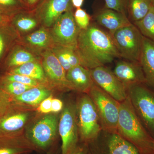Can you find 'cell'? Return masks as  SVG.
Listing matches in <instances>:
<instances>
[{"mask_svg":"<svg viewBox=\"0 0 154 154\" xmlns=\"http://www.w3.org/2000/svg\"><path fill=\"white\" fill-rule=\"evenodd\" d=\"M110 35L120 57L126 60L140 63L143 36L133 23L119 28Z\"/></svg>","mask_w":154,"mask_h":154,"instance_id":"cell-5","label":"cell"},{"mask_svg":"<svg viewBox=\"0 0 154 154\" xmlns=\"http://www.w3.org/2000/svg\"><path fill=\"white\" fill-rule=\"evenodd\" d=\"M11 18L0 12V27L10 24Z\"/></svg>","mask_w":154,"mask_h":154,"instance_id":"cell-38","label":"cell"},{"mask_svg":"<svg viewBox=\"0 0 154 154\" xmlns=\"http://www.w3.org/2000/svg\"><path fill=\"white\" fill-rule=\"evenodd\" d=\"M88 93L97 109L102 128L110 133L117 132L120 102L94 83Z\"/></svg>","mask_w":154,"mask_h":154,"instance_id":"cell-7","label":"cell"},{"mask_svg":"<svg viewBox=\"0 0 154 154\" xmlns=\"http://www.w3.org/2000/svg\"><path fill=\"white\" fill-rule=\"evenodd\" d=\"M58 131L62 141L61 154H71L78 146L79 131L77 106L69 103L62 111Z\"/></svg>","mask_w":154,"mask_h":154,"instance_id":"cell-8","label":"cell"},{"mask_svg":"<svg viewBox=\"0 0 154 154\" xmlns=\"http://www.w3.org/2000/svg\"><path fill=\"white\" fill-rule=\"evenodd\" d=\"M41 60V57L34 55L22 45L17 43L6 56L1 66L5 72L32 61Z\"/></svg>","mask_w":154,"mask_h":154,"instance_id":"cell-19","label":"cell"},{"mask_svg":"<svg viewBox=\"0 0 154 154\" xmlns=\"http://www.w3.org/2000/svg\"><path fill=\"white\" fill-rule=\"evenodd\" d=\"M35 151L37 149L26 137L25 131L0 135V154H28Z\"/></svg>","mask_w":154,"mask_h":154,"instance_id":"cell-16","label":"cell"},{"mask_svg":"<svg viewBox=\"0 0 154 154\" xmlns=\"http://www.w3.org/2000/svg\"><path fill=\"white\" fill-rule=\"evenodd\" d=\"M71 2L74 8H79L83 6L84 0H71Z\"/></svg>","mask_w":154,"mask_h":154,"instance_id":"cell-39","label":"cell"},{"mask_svg":"<svg viewBox=\"0 0 154 154\" xmlns=\"http://www.w3.org/2000/svg\"><path fill=\"white\" fill-rule=\"evenodd\" d=\"M0 79L17 82L33 87L45 85L24 75L11 74L7 72L4 73V74L0 76Z\"/></svg>","mask_w":154,"mask_h":154,"instance_id":"cell-31","label":"cell"},{"mask_svg":"<svg viewBox=\"0 0 154 154\" xmlns=\"http://www.w3.org/2000/svg\"><path fill=\"white\" fill-rule=\"evenodd\" d=\"M126 88L136 113L154 139V92L142 83L131 85Z\"/></svg>","mask_w":154,"mask_h":154,"instance_id":"cell-3","label":"cell"},{"mask_svg":"<svg viewBox=\"0 0 154 154\" xmlns=\"http://www.w3.org/2000/svg\"><path fill=\"white\" fill-rule=\"evenodd\" d=\"M76 50L81 65L90 69L104 66L120 57L110 33L93 23L80 31Z\"/></svg>","mask_w":154,"mask_h":154,"instance_id":"cell-1","label":"cell"},{"mask_svg":"<svg viewBox=\"0 0 154 154\" xmlns=\"http://www.w3.org/2000/svg\"><path fill=\"white\" fill-rule=\"evenodd\" d=\"M51 50L66 72L76 66L82 65L76 48L54 44Z\"/></svg>","mask_w":154,"mask_h":154,"instance_id":"cell-23","label":"cell"},{"mask_svg":"<svg viewBox=\"0 0 154 154\" xmlns=\"http://www.w3.org/2000/svg\"><path fill=\"white\" fill-rule=\"evenodd\" d=\"M53 99L52 94L42 101L37 108L38 113L44 114L51 113V103Z\"/></svg>","mask_w":154,"mask_h":154,"instance_id":"cell-35","label":"cell"},{"mask_svg":"<svg viewBox=\"0 0 154 154\" xmlns=\"http://www.w3.org/2000/svg\"><path fill=\"white\" fill-rule=\"evenodd\" d=\"M90 70L93 82L99 88L119 102L127 99L128 96L126 87L111 70L101 66Z\"/></svg>","mask_w":154,"mask_h":154,"instance_id":"cell-12","label":"cell"},{"mask_svg":"<svg viewBox=\"0 0 154 154\" xmlns=\"http://www.w3.org/2000/svg\"><path fill=\"white\" fill-rule=\"evenodd\" d=\"M94 18L99 25L109 30L110 34L131 23L126 15L106 8L99 11Z\"/></svg>","mask_w":154,"mask_h":154,"instance_id":"cell-18","label":"cell"},{"mask_svg":"<svg viewBox=\"0 0 154 154\" xmlns=\"http://www.w3.org/2000/svg\"><path fill=\"white\" fill-rule=\"evenodd\" d=\"M5 72L24 75L41 84L49 86L48 84L41 60L29 62Z\"/></svg>","mask_w":154,"mask_h":154,"instance_id":"cell-24","label":"cell"},{"mask_svg":"<svg viewBox=\"0 0 154 154\" xmlns=\"http://www.w3.org/2000/svg\"><path fill=\"white\" fill-rule=\"evenodd\" d=\"M48 28L54 44L76 48L81 30L75 21L73 10L62 14Z\"/></svg>","mask_w":154,"mask_h":154,"instance_id":"cell-9","label":"cell"},{"mask_svg":"<svg viewBox=\"0 0 154 154\" xmlns=\"http://www.w3.org/2000/svg\"><path fill=\"white\" fill-rule=\"evenodd\" d=\"M105 8L128 16V0H105Z\"/></svg>","mask_w":154,"mask_h":154,"instance_id":"cell-33","label":"cell"},{"mask_svg":"<svg viewBox=\"0 0 154 154\" xmlns=\"http://www.w3.org/2000/svg\"><path fill=\"white\" fill-rule=\"evenodd\" d=\"M34 115L32 107L12 102L0 119V135H9L24 132V128Z\"/></svg>","mask_w":154,"mask_h":154,"instance_id":"cell-10","label":"cell"},{"mask_svg":"<svg viewBox=\"0 0 154 154\" xmlns=\"http://www.w3.org/2000/svg\"><path fill=\"white\" fill-rule=\"evenodd\" d=\"M11 97L0 89V119L12 104Z\"/></svg>","mask_w":154,"mask_h":154,"instance_id":"cell-34","label":"cell"},{"mask_svg":"<svg viewBox=\"0 0 154 154\" xmlns=\"http://www.w3.org/2000/svg\"><path fill=\"white\" fill-rule=\"evenodd\" d=\"M46 154H58L57 152H56L54 148L51 149L48 151L47 152Z\"/></svg>","mask_w":154,"mask_h":154,"instance_id":"cell-41","label":"cell"},{"mask_svg":"<svg viewBox=\"0 0 154 154\" xmlns=\"http://www.w3.org/2000/svg\"><path fill=\"white\" fill-rule=\"evenodd\" d=\"M63 102L60 99H53L51 103V113H57L63 109Z\"/></svg>","mask_w":154,"mask_h":154,"instance_id":"cell-36","label":"cell"},{"mask_svg":"<svg viewBox=\"0 0 154 154\" xmlns=\"http://www.w3.org/2000/svg\"><path fill=\"white\" fill-rule=\"evenodd\" d=\"M20 37L11 24L0 27V66Z\"/></svg>","mask_w":154,"mask_h":154,"instance_id":"cell-26","label":"cell"},{"mask_svg":"<svg viewBox=\"0 0 154 154\" xmlns=\"http://www.w3.org/2000/svg\"><path fill=\"white\" fill-rule=\"evenodd\" d=\"M74 17L77 25L81 30L87 29L91 25V16L81 8L76 9Z\"/></svg>","mask_w":154,"mask_h":154,"instance_id":"cell-32","label":"cell"},{"mask_svg":"<svg viewBox=\"0 0 154 154\" xmlns=\"http://www.w3.org/2000/svg\"><path fill=\"white\" fill-rule=\"evenodd\" d=\"M25 10H28L22 0H0V12L9 17Z\"/></svg>","mask_w":154,"mask_h":154,"instance_id":"cell-30","label":"cell"},{"mask_svg":"<svg viewBox=\"0 0 154 154\" xmlns=\"http://www.w3.org/2000/svg\"><path fill=\"white\" fill-rule=\"evenodd\" d=\"M17 43L40 57L54 44L49 28L42 26L31 33L20 36Z\"/></svg>","mask_w":154,"mask_h":154,"instance_id":"cell-14","label":"cell"},{"mask_svg":"<svg viewBox=\"0 0 154 154\" xmlns=\"http://www.w3.org/2000/svg\"><path fill=\"white\" fill-rule=\"evenodd\" d=\"M71 154H87V152L85 149L83 147L79 146L78 145Z\"/></svg>","mask_w":154,"mask_h":154,"instance_id":"cell-40","label":"cell"},{"mask_svg":"<svg viewBox=\"0 0 154 154\" xmlns=\"http://www.w3.org/2000/svg\"><path fill=\"white\" fill-rule=\"evenodd\" d=\"M110 134L106 143L107 154H140L134 145L117 132Z\"/></svg>","mask_w":154,"mask_h":154,"instance_id":"cell-25","label":"cell"},{"mask_svg":"<svg viewBox=\"0 0 154 154\" xmlns=\"http://www.w3.org/2000/svg\"><path fill=\"white\" fill-rule=\"evenodd\" d=\"M152 5L154 7V0H152Z\"/></svg>","mask_w":154,"mask_h":154,"instance_id":"cell-42","label":"cell"},{"mask_svg":"<svg viewBox=\"0 0 154 154\" xmlns=\"http://www.w3.org/2000/svg\"><path fill=\"white\" fill-rule=\"evenodd\" d=\"M116 132L134 145L140 154L154 152V139L136 113L128 96L120 102Z\"/></svg>","mask_w":154,"mask_h":154,"instance_id":"cell-2","label":"cell"},{"mask_svg":"<svg viewBox=\"0 0 154 154\" xmlns=\"http://www.w3.org/2000/svg\"><path fill=\"white\" fill-rule=\"evenodd\" d=\"M25 7L29 11H32L36 8L41 0H22Z\"/></svg>","mask_w":154,"mask_h":154,"instance_id":"cell-37","label":"cell"},{"mask_svg":"<svg viewBox=\"0 0 154 154\" xmlns=\"http://www.w3.org/2000/svg\"><path fill=\"white\" fill-rule=\"evenodd\" d=\"M140 63L144 75L146 85L154 89V42L144 36Z\"/></svg>","mask_w":154,"mask_h":154,"instance_id":"cell-22","label":"cell"},{"mask_svg":"<svg viewBox=\"0 0 154 154\" xmlns=\"http://www.w3.org/2000/svg\"><path fill=\"white\" fill-rule=\"evenodd\" d=\"M10 24L20 36L28 34L41 26L33 11L25 10L15 14L11 18Z\"/></svg>","mask_w":154,"mask_h":154,"instance_id":"cell-21","label":"cell"},{"mask_svg":"<svg viewBox=\"0 0 154 154\" xmlns=\"http://www.w3.org/2000/svg\"><path fill=\"white\" fill-rule=\"evenodd\" d=\"M32 88L17 82L0 79V89L11 98L19 96Z\"/></svg>","mask_w":154,"mask_h":154,"instance_id":"cell-29","label":"cell"},{"mask_svg":"<svg viewBox=\"0 0 154 154\" xmlns=\"http://www.w3.org/2000/svg\"><path fill=\"white\" fill-rule=\"evenodd\" d=\"M76 106L80 138L85 143L93 142L102 129L95 104L88 94H85L80 98Z\"/></svg>","mask_w":154,"mask_h":154,"instance_id":"cell-4","label":"cell"},{"mask_svg":"<svg viewBox=\"0 0 154 154\" xmlns=\"http://www.w3.org/2000/svg\"><path fill=\"white\" fill-rule=\"evenodd\" d=\"M40 57L48 85L53 89L60 91H74L67 79L66 72L51 50H48Z\"/></svg>","mask_w":154,"mask_h":154,"instance_id":"cell-11","label":"cell"},{"mask_svg":"<svg viewBox=\"0 0 154 154\" xmlns=\"http://www.w3.org/2000/svg\"><path fill=\"white\" fill-rule=\"evenodd\" d=\"M73 9L71 0H41L32 11L41 26L49 28L62 14Z\"/></svg>","mask_w":154,"mask_h":154,"instance_id":"cell-13","label":"cell"},{"mask_svg":"<svg viewBox=\"0 0 154 154\" xmlns=\"http://www.w3.org/2000/svg\"><path fill=\"white\" fill-rule=\"evenodd\" d=\"M152 5V0H128V15L130 21L135 22L142 19Z\"/></svg>","mask_w":154,"mask_h":154,"instance_id":"cell-27","label":"cell"},{"mask_svg":"<svg viewBox=\"0 0 154 154\" xmlns=\"http://www.w3.org/2000/svg\"><path fill=\"white\" fill-rule=\"evenodd\" d=\"M53 89L49 86L33 87L19 96L11 97L13 103L27 107L38 106L42 101L52 95Z\"/></svg>","mask_w":154,"mask_h":154,"instance_id":"cell-17","label":"cell"},{"mask_svg":"<svg viewBox=\"0 0 154 154\" xmlns=\"http://www.w3.org/2000/svg\"><path fill=\"white\" fill-rule=\"evenodd\" d=\"M66 76L74 91L88 93L94 84L90 69L82 65L70 69L66 72Z\"/></svg>","mask_w":154,"mask_h":154,"instance_id":"cell-20","label":"cell"},{"mask_svg":"<svg viewBox=\"0 0 154 154\" xmlns=\"http://www.w3.org/2000/svg\"><path fill=\"white\" fill-rule=\"evenodd\" d=\"M113 72L126 88L134 84H146L144 75L140 63L119 61L116 65Z\"/></svg>","mask_w":154,"mask_h":154,"instance_id":"cell-15","label":"cell"},{"mask_svg":"<svg viewBox=\"0 0 154 154\" xmlns=\"http://www.w3.org/2000/svg\"><path fill=\"white\" fill-rule=\"evenodd\" d=\"M142 35L154 42V7L152 5L142 19L133 23Z\"/></svg>","mask_w":154,"mask_h":154,"instance_id":"cell-28","label":"cell"},{"mask_svg":"<svg viewBox=\"0 0 154 154\" xmlns=\"http://www.w3.org/2000/svg\"><path fill=\"white\" fill-rule=\"evenodd\" d=\"M58 122L55 113L44 114L26 131L25 136L37 151L47 152L55 143Z\"/></svg>","mask_w":154,"mask_h":154,"instance_id":"cell-6","label":"cell"},{"mask_svg":"<svg viewBox=\"0 0 154 154\" xmlns=\"http://www.w3.org/2000/svg\"><path fill=\"white\" fill-rule=\"evenodd\" d=\"M150 154H154V152H153L152 153Z\"/></svg>","mask_w":154,"mask_h":154,"instance_id":"cell-43","label":"cell"}]
</instances>
